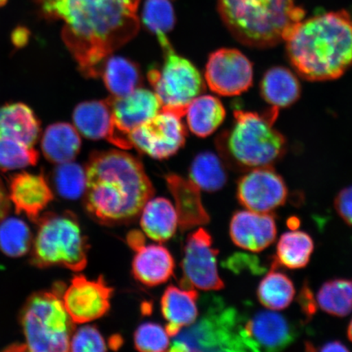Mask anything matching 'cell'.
<instances>
[{
    "label": "cell",
    "instance_id": "1",
    "mask_svg": "<svg viewBox=\"0 0 352 352\" xmlns=\"http://www.w3.org/2000/svg\"><path fill=\"white\" fill-rule=\"evenodd\" d=\"M46 20L64 21L61 37L87 78H98L100 65L136 36L140 0H35Z\"/></svg>",
    "mask_w": 352,
    "mask_h": 352
},
{
    "label": "cell",
    "instance_id": "2",
    "mask_svg": "<svg viewBox=\"0 0 352 352\" xmlns=\"http://www.w3.org/2000/svg\"><path fill=\"white\" fill-rule=\"evenodd\" d=\"M85 170V208L102 226L134 222L154 195V188L142 162L129 153L95 151Z\"/></svg>",
    "mask_w": 352,
    "mask_h": 352
},
{
    "label": "cell",
    "instance_id": "3",
    "mask_svg": "<svg viewBox=\"0 0 352 352\" xmlns=\"http://www.w3.org/2000/svg\"><path fill=\"white\" fill-rule=\"evenodd\" d=\"M284 42L298 76L311 82L340 78L352 66V12H329L302 19Z\"/></svg>",
    "mask_w": 352,
    "mask_h": 352
},
{
    "label": "cell",
    "instance_id": "4",
    "mask_svg": "<svg viewBox=\"0 0 352 352\" xmlns=\"http://www.w3.org/2000/svg\"><path fill=\"white\" fill-rule=\"evenodd\" d=\"M279 109L262 113L234 110L230 129L217 139L224 164L232 170L248 173L261 167H274L287 151L285 136L274 127Z\"/></svg>",
    "mask_w": 352,
    "mask_h": 352
},
{
    "label": "cell",
    "instance_id": "5",
    "mask_svg": "<svg viewBox=\"0 0 352 352\" xmlns=\"http://www.w3.org/2000/svg\"><path fill=\"white\" fill-rule=\"evenodd\" d=\"M218 12L232 36L254 48L284 42L305 16L296 0H218Z\"/></svg>",
    "mask_w": 352,
    "mask_h": 352
},
{
    "label": "cell",
    "instance_id": "6",
    "mask_svg": "<svg viewBox=\"0 0 352 352\" xmlns=\"http://www.w3.org/2000/svg\"><path fill=\"white\" fill-rule=\"evenodd\" d=\"M36 223L30 258L34 266L58 265L76 272L85 270L89 245L76 214L50 212L39 217Z\"/></svg>",
    "mask_w": 352,
    "mask_h": 352
},
{
    "label": "cell",
    "instance_id": "7",
    "mask_svg": "<svg viewBox=\"0 0 352 352\" xmlns=\"http://www.w3.org/2000/svg\"><path fill=\"white\" fill-rule=\"evenodd\" d=\"M60 285L52 292L34 294L21 314L25 338L24 350L34 352L69 351L70 340L76 330L66 311Z\"/></svg>",
    "mask_w": 352,
    "mask_h": 352
},
{
    "label": "cell",
    "instance_id": "8",
    "mask_svg": "<svg viewBox=\"0 0 352 352\" xmlns=\"http://www.w3.org/2000/svg\"><path fill=\"white\" fill-rule=\"evenodd\" d=\"M164 52L161 69H152L148 79L162 109L186 116L188 104L206 90V82L190 60L176 54L168 38L158 42Z\"/></svg>",
    "mask_w": 352,
    "mask_h": 352
},
{
    "label": "cell",
    "instance_id": "9",
    "mask_svg": "<svg viewBox=\"0 0 352 352\" xmlns=\"http://www.w3.org/2000/svg\"><path fill=\"white\" fill-rule=\"evenodd\" d=\"M241 318L232 307H208L204 316L184 328L170 343V351H244Z\"/></svg>",
    "mask_w": 352,
    "mask_h": 352
},
{
    "label": "cell",
    "instance_id": "10",
    "mask_svg": "<svg viewBox=\"0 0 352 352\" xmlns=\"http://www.w3.org/2000/svg\"><path fill=\"white\" fill-rule=\"evenodd\" d=\"M182 114L161 109L151 120L143 123L129 134L131 148L155 160H166L184 146L186 130Z\"/></svg>",
    "mask_w": 352,
    "mask_h": 352
},
{
    "label": "cell",
    "instance_id": "11",
    "mask_svg": "<svg viewBox=\"0 0 352 352\" xmlns=\"http://www.w3.org/2000/svg\"><path fill=\"white\" fill-rule=\"evenodd\" d=\"M218 253L213 248L212 237L204 228L190 233L184 248L180 287L206 292L223 289L217 267Z\"/></svg>",
    "mask_w": 352,
    "mask_h": 352
},
{
    "label": "cell",
    "instance_id": "12",
    "mask_svg": "<svg viewBox=\"0 0 352 352\" xmlns=\"http://www.w3.org/2000/svg\"><path fill=\"white\" fill-rule=\"evenodd\" d=\"M253 79V64L239 50L220 48L209 56L205 81L215 94L239 96L252 87Z\"/></svg>",
    "mask_w": 352,
    "mask_h": 352
},
{
    "label": "cell",
    "instance_id": "13",
    "mask_svg": "<svg viewBox=\"0 0 352 352\" xmlns=\"http://www.w3.org/2000/svg\"><path fill=\"white\" fill-rule=\"evenodd\" d=\"M287 197L285 180L272 166L249 170L237 183V200L254 212L272 213L285 205Z\"/></svg>",
    "mask_w": 352,
    "mask_h": 352
},
{
    "label": "cell",
    "instance_id": "14",
    "mask_svg": "<svg viewBox=\"0 0 352 352\" xmlns=\"http://www.w3.org/2000/svg\"><path fill=\"white\" fill-rule=\"evenodd\" d=\"M113 289L102 276L96 280L86 276L74 277L63 294L66 311L74 323L83 324L102 318L109 310Z\"/></svg>",
    "mask_w": 352,
    "mask_h": 352
},
{
    "label": "cell",
    "instance_id": "15",
    "mask_svg": "<svg viewBox=\"0 0 352 352\" xmlns=\"http://www.w3.org/2000/svg\"><path fill=\"white\" fill-rule=\"evenodd\" d=\"M240 336L244 351H276L292 344L296 331L285 316L270 310L241 319Z\"/></svg>",
    "mask_w": 352,
    "mask_h": 352
},
{
    "label": "cell",
    "instance_id": "16",
    "mask_svg": "<svg viewBox=\"0 0 352 352\" xmlns=\"http://www.w3.org/2000/svg\"><path fill=\"white\" fill-rule=\"evenodd\" d=\"M107 100L111 107L116 130V146L122 149L131 148V132L151 120L162 109L157 95L142 87L122 98L109 96Z\"/></svg>",
    "mask_w": 352,
    "mask_h": 352
},
{
    "label": "cell",
    "instance_id": "17",
    "mask_svg": "<svg viewBox=\"0 0 352 352\" xmlns=\"http://www.w3.org/2000/svg\"><path fill=\"white\" fill-rule=\"evenodd\" d=\"M230 234L239 248L252 252H263L276 239L275 218L272 213L236 211L231 219Z\"/></svg>",
    "mask_w": 352,
    "mask_h": 352
},
{
    "label": "cell",
    "instance_id": "18",
    "mask_svg": "<svg viewBox=\"0 0 352 352\" xmlns=\"http://www.w3.org/2000/svg\"><path fill=\"white\" fill-rule=\"evenodd\" d=\"M8 197L17 214L23 213L36 223L43 210L54 200V193L43 175L24 171L10 178Z\"/></svg>",
    "mask_w": 352,
    "mask_h": 352
},
{
    "label": "cell",
    "instance_id": "19",
    "mask_svg": "<svg viewBox=\"0 0 352 352\" xmlns=\"http://www.w3.org/2000/svg\"><path fill=\"white\" fill-rule=\"evenodd\" d=\"M132 274L136 280L148 287H154L169 280L174 274L175 261L168 250L158 244L143 243L133 249Z\"/></svg>",
    "mask_w": 352,
    "mask_h": 352
},
{
    "label": "cell",
    "instance_id": "20",
    "mask_svg": "<svg viewBox=\"0 0 352 352\" xmlns=\"http://www.w3.org/2000/svg\"><path fill=\"white\" fill-rule=\"evenodd\" d=\"M166 182L175 201V208L182 231L209 223V214L201 201V189L192 180L170 174L166 176Z\"/></svg>",
    "mask_w": 352,
    "mask_h": 352
},
{
    "label": "cell",
    "instance_id": "21",
    "mask_svg": "<svg viewBox=\"0 0 352 352\" xmlns=\"http://www.w3.org/2000/svg\"><path fill=\"white\" fill-rule=\"evenodd\" d=\"M196 289L170 285L161 299L162 316L166 321V330L173 338L184 328L190 327L199 316Z\"/></svg>",
    "mask_w": 352,
    "mask_h": 352
},
{
    "label": "cell",
    "instance_id": "22",
    "mask_svg": "<svg viewBox=\"0 0 352 352\" xmlns=\"http://www.w3.org/2000/svg\"><path fill=\"white\" fill-rule=\"evenodd\" d=\"M74 127L90 140H107L117 144L111 107L108 100H91L80 103L73 113Z\"/></svg>",
    "mask_w": 352,
    "mask_h": 352
},
{
    "label": "cell",
    "instance_id": "23",
    "mask_svg": "<svg viewBox=\"0 0 352 352\" xmlns=\"http://www.w3.org/2000/svg\"><path fill=\"white\" fill-rule=\"evenodd\" d=\"M140 226L148 239L164 243L173 239L179 227L175 206L164 197L151 198L140 214Z\"/></svg>",
    "mask_w": 352,
    "mask_h": 352
},
{
    "label": "cell",
    "instance_id": "24",
    "mask_svg": "<svg viewBox=\"0 0 352 352\" xmlns=\"http://www.w3.org/2000/svg\"><path fill=\"white\" fill-rule=\"evenodd\" d=\"M261 94L272 107L287 108L300 98L301 85L292 70L284 66H274L263 74Z\"/></svg>",
    "mask_w": 352,
    "mask_h": 352
},
{
    "label": "cell",
    "instance_id": "25",
    "mask_svg": "<svg viewBox=\"0 0 352 352\" xmlns=\"http://www.w3.org/2000/svg\"><path fill=\"white\" fill-rule=\"evenodd\" d=\"M41 135V122L32 109L23 103L2 107L0 136H6L33 147Z\"/></svg>",
    "mask_w": 352,
    "mask_h": 352
},
{
    "label": "cell",
    "instance_id": "26",
    "mask_svg": "<svg viewBox=\"0 0 352 352\" xmlns=\"http://www.w3.org/2000/svg\"><path fill=\"white\" fill-rule=\"evenodd\" d=\"M78 131L69 123L57 122L47 126L43 135L41 148L47 161L63 164L76 160L81 148Z\"/></svg>",
    "mask_w": 352,
    "mask_h": 352
},
{
    "label": "cell",
    "instance_id": "27",
    "mask_svg": "<svg viewBox=\"0 0 352 352\" xmlns=\"http://www.w3.org/2000/svg\"><path fill=\"white\" fill-rule=\"evenodd\" d=\"M99 76L112 98H122L142 86L138 65L125 57L109 56L100 65Z\"/></svg>",
    "mask_w": 352,
    "mask_h": 352
},
{
    "label": "cell",
    "instance_id": "28",
    "mask_svg": "<svg viewBox=\"0 0 352 352\" xmlns=\"http://www.w3.org/2000/svg\"><path fill=\"white\" fill-rule=\"evenodd\" d=\"M186 116L189 129L198 138L214 133L226 118L223 103L215 96L200 95L188 104Z\"/></svg>",
    "mask_w": 352,
    "mask_h": 352
},
{
    "label": "cell",
    "instance_id": "29",
    "mask_svg": "<svg viewBox=\"0 0 352 352\" xmlns=\"http://www.w3.org/2000/svg\"><path fill=\"white\" fill-rule=\"evenodd\" d=\"M314 250V240L307 232H285L277 243L275 261L272 265H280L289 270L305 267L310 261Z\"/></svg>",
    "mask_w": 352,
    "mask_h": 352
},
{
    "label": "cell",
    "instance_id": "30",
    "mask_svg": "<svg viewBox=\"0 0 352 352\" xmlns=\"http://www.w3.org/2000/svg\"><path fill=\"white\" fill-rule=\"evenodd\" d=\"M226 164L217 154L206 151L192 161L189 176L196 186L206 192H217L226 186L228 175Z\"/></svg>",
    "mask_w": 352,
    "mask_h": 352
},
{
    "label": "cell",
    "instance_id": "31",
    "mask_svg": "<svg viewBox=\"0 0 352 352\" xmlns=\"http://www.w3.org/2000/svg\"><path fill=\"white\" fill-rule=\"evenodd\" d=\"M272 270L259 283L257 296L261 305L272 311L284 310L290 305L296 296L292 280L283 272Z\"/></svg>",
    "mask_w": 352,
    "mask_h": 352
},
{
    "label": "cell",
    "instance_id": "32",
    "mask_svg": "<svg viewBox=\"0 0 352 352\" xmlns=\"http://www.w3.org/2000/svg\"><path fill=\"white\" fill-rule=\"evenodd\" d=\"M316 302L330 315L344 318L352 310V280L333 279L327 281L319 289Z\"/></svg>",
    "mask_w": 352,
    "mask_h": 352
},
{
    "label": "cell",
    "instance_id": "33",
    "mask_svg": "<svg viewBox=\"0 0 352 352\" xmlns=\"http://www.w3.org/2000/svg\"><path fill=\"white\" fill-rule=\"evenodd\" d=\"M33 237L23 220L4 218L0 221V250L8 256L17 258L29 252Z\"/></svg>",
    "mask_w": 352,
    "mask_h": 352
},
{
    "label": "cell",
    "instance_id": "34",
    "mask_svg": "<svg viewBox=\"0 0 352 352\" xmlns=\"http://www.w3.org/2000/svg\"><path fill=\"white\" fill-rule=\"evenodd\" d=\"M54 184L60 197L68 200L78 199L86 191L85 167L73 162L58 164L54 171Z\"/></svg>",
    "mask_w": 352,
    "mask_h": 352
},
{
    "label": "cell",
    "instance_id": "35",
    "mask_svg": "<svg viewBox=\"0 0 352 352\" xmlns=\"http://www.w3.org/2000/svg\"><path fill=\"white\" fill-rule=\"evenodd\" d=\"M142 22L145 28L155 34L157 39L167 36L175 24L173 4L169 0H145Z\"/></svg>",
    "mask_w": 352,
    "mask_h": 352
},
{
    "label": "cell",
    "instance_id": "36",
    "mask_svg": "<svg viewBox=\"0 0 352 352\" xmlns=\"http://www.w3.org/2000/svg\"><path fill=\"white\" fill-rule=\"evenodd\" d=\"M38 153L32 147L14 139L0 136V170L3 171L35 166Z\"/></svg>",
    "mask_w": 352,
    "mask_h": 352
},
{
    "label": "cell",
    "instance_id": "37",
    "mask_svg": "<svg viewBox=\"0 0 352 352\" xmlns=\"http://www.w3.org/2000/svg\"><path fill=\"white\" fill-rule=\"evenodd\" d=\"M170 336L160 324L146 322L140 324L134 334V344L139 351H169Z\"/></svg>",
    "mask_w": 352,
    "mask_h": 352
},
{
    "label": "cell",
    "instance_id": "38",
    "mask_svg": "<svg viewBox=\"0 0 352 352\" xmlns=\"http://www.w3.org/2000/svg\"><path fill=\"white\" fill-rule=\"evenodd\" d=\"M107 341L98 329L92 325H85L74 330L70 340L69 351H107Z\"/></svg>",
    "mask_w": 352,
    "mask_h": 352
},
{
    "label": "cell",
    "instance_id": "39",
    "mask_svg": "<svg viewBox=\"0 0 352 352\" xmlns=\"http://www.w3.org/2000/svg\"><path fill=\"white\" fill-rule=\"evenodd\" d=\"M334 208L343 221L352 226V186L338 193L334 199Z\"/></svg>",
    "mask_w": 352,
    "mask_h": 352
},
{
    "label": "cell",
    "instance_id": "40",
    "mask_svg": "<svg viewBox=\"0 0 352 352\" xmlns=\"http://www.w3.org/2000/svg\"><path fill=\"white\" fill-rule=\"evenodd\" d=\"M298 300L307 318H311L316 311V303L314 301V294L307 285L303 286Z\"/></svg>",
    "mask_w": 352,
    "mask_h": 352
},
{
    "label": "cell",
    "instance_id": "41",
    "mask_svg": "<svg viewBox=\"0 0 352 352\" xmlns=\"http://www.w3.org/2000/svg\"><path fill=\"white\" fill-rule=\"evenodd\" d=\"M32 32L24 25H19L13 30L11 34V41L17 50L25 47L28 45Z\"/></svg>",
    "mask_w": 352,
    "mask_h": 352
},
{
    "label": "cell",
    "instance_id": "42",
    "mask_svg": "<svg viewBox=\"0 0 352 352\" xmlns=\"http://www.w3.org/2000/svg\"><path fill=\"white\" fill-rule=\"evenodd\" d=\"M10 209V200L3 184L0 179V221L6 217Z\"/></svg>",
    "mask_w": 352,
    "mask_h": 352
},
{
    "label": "cell",
    "instance_id": "43",
    "mask_svg": "<svg viewBox=\"0 0 352 352\" xmlns=\"http://www.w3.org/2000/svg\"><path fill=\"white\" fill-rule=\"evenodd\" d=\"M318 351H349V349L341 342L333 341L325 343Z\"/></svg>",
    "mask_w": 352,
    "mask_h": 352
},
{
    "label": "cell",
    "instance_id": "44",
    "mask_svg": "<svg viewBox=\"0 0 352 352\" xmlns=\"http://www.w3.org/2000/svg\"><path fill=\"white\" fill-rule=\"evenodd\" d=\"M288 226L292 230H296V228L299 226V220L296 218H292L289 219Z\"/></svg>",
    "mask_w": 352,
    "mask_h": 352
},
{
    "label": "cell",
    "instance_id": "45",
    "mask_svg": "<svg viewBox=\"0 0 352 352\" xmlns=\"http://www.w3.org/2000/svg\"><path fill=\"white\" fill-rule=\"evenodd\" d=\"M347 336H349L350 341L352 342V320L349 325V329H347Z\"/></svg>",
    "mask_w": 352,
    "mask_h": 352
},
{
    "label": "cell",
    "instance_id": "46",
    "mask_svg": "<svg viewBox=\"0 0 352 352\" xmlns=\"http://www.w3.org/2000/svg\"><path fill=\"white\" fill-rule=\"evenodd\" d=\"M8 0H0V8H3L6 6Z\"/></svg>",
    "mask_w": 352,
    "mask_h": 352
},
{
    "label": "cell",
    "instance_id": "47",
    "mask_svg": "<svg viewBox=\"0 0 352 352\" xmlns=\"http://www.w3.org/2000/svg\"><path fill=\"white\" fill-rule=\"evenodd\" d=\"M2 107H0V116H1Z\"/></svg>",
    "mask_w": 352,
    "mask_h": 352
}]
</instances>
